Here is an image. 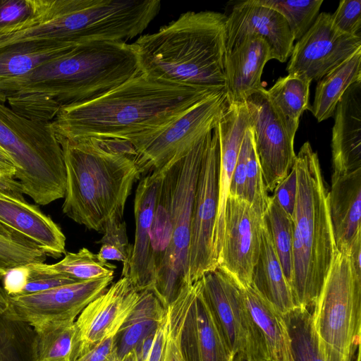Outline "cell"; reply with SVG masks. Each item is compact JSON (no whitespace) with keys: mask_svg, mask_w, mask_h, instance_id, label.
Listing matches in <instances>:
<instances>
[{"mask_svg":"<svg viewBox=\"0 0 361 361\" xmlns=\"http://www.w3.org/2000/svg\"><path fill=\"white\" fill-rule=\"evenodd\" d=\"M331 20L339 31L361 38V0L340 1Z\"/></svg>","mask_w":361,"mask_h":361,"instance_id":"42","label":"cell"},{"mask_svg":"<svg viewBox=\"0 0 361 361\" xmlns=\"http://www.w3.org/2000/svg\"><path fill=\"white\" fill-rule=\"evenodd\" d=\"M332 128L334 173L361 169V81L352 84L338 102Z\"/></svg>","mask_w":361,"mask_h":361,"instance_id":"23","label":"cell"},{"mask_svg":"<svg viewBox=\"0 0 361 361\" xmlns=\"http://www.w3.org/2000/svg\"><path fill=\"white\" fill-rule=\"evenodd\" d=\"M283 316L290 337L295 361H325L314 329L312 312L297 307Z\"/></svg>","mask_w":361,"mask_h":361,"instance_id":"35","label":"cell"},{"mask_svg":"<svg viewBox=\"0 0 361 361\" xmlns=\"http://www.w3.org/2000/svg\"><path fill=\"white\" fill-rule=\"evenodd\" d=\"M50 0H0V35L30 23L49 5Z\"/></svg>","mask_w":361,"mask_h":361,"instance_id":"38","label":"cell"},{"mask_svg":"<svg viewBox=\"0 0 361 361\" xmlns=\"http://www.w3.org/2000/svg\"><path fill=\"white\" fill-rule=\"evenodd\" d=\"M66 181L62 212L87 229L104 233L111 221H123L126 204L141 176L129 142L57 137Z\"/></svg>","mask_w":361,"mask_h":361,"instance_id":"3","label":"cell"},{"mask_svg":"<svg viewBox=\"0 0 361 361\" xmlns=\"http://www.w3.org/2000/svg\"><path fill=\"white\" fill-rule=\"evenodd\" d=\"M192 291V283L184 286L167 307L171 319L170 361H185L180 346V334Z\"/></svg>","mask_w":361,"mask_h":361,"instance_id":"41","label":"cell"},{"mask_svg":"<svg viewBox=\"0 0 361 361\" xmlns=\"http://www.w3.org/2000/svg\"><path fill=\"white\" fill-rule=\"evenodd\" d=\"M139 298L140 291L130 279L121 276L89 303L75 321L77 359L102 341L114 336Z\"/></svg>","mask_w":361,"mask_h":361,"instance_id":"16","label":"cell"},{"mask_svg":"<svg viewBox=\"0 0 361 361\" xmlns=\"http://www.w3.org/2000/svg\"><path fill=\"white\" fill-rule=\"evenodd\" d=\"M226 99V90L214 93L159 130L130 142L141 177L186 153L207 132L214 128Z\"/></svg>","mask_w":361,"mask_h":361,"instance_id":"9","label":"cell"},{"mask_svg":"<svg viewBox=\"0 0 361 361\" xmlns=\"http://www.w3.org/2000/svg\"><path fill=\"white\" fill-rule=\"evenodd\" d=\"M0 222L33 242L49 257L57 259L66 252V236L49 216L24 198L1 190Z\"/></svg>","mask_w":361,"mask_h":361,"instance_id":"21","label":"cell"},{"mask_svg":"<svg viewBox=\"0 0 361 361\" xmlns=\"http://www.w3.org/2000/svg\"><path fill=\"white\" fill-rule=\"evenodd\" d=\"M272 59L267 43L250 35L224 56L226 92L229 101L242 102L261 87L264 66Z\"/></svg>","mask_w":361,"mask_h":361,"instance_id":"24","label":"cell"},{"mask_svg":"<svg viewBox=\"0 0 361 361\" xmlns=\"http://www.w3.org/2000/svg\"><path fill=\"white\" fill-rule=\"evenodd\" d=\"M114 348V336H111L97 343L76 361H106L113 353Z\"/></svg>","mask_w":361,"mask_h":361,"instance_id":"48","label":"cell"},{"mask_svg":"<svg viewBox=\"0 0 361 361\" xmlns=\"http://www.w3.org/2000/svg\"><path fill=\"white\" fill-rule=\"evenodd\" d=\"M311 82L300 77L288 75L279 78L267 92L283 115L290 119L299 121L301 115L310 106Z\"/></svg>","mask_w":361,"mask_h":361,"instance_id":"36","label":"cell"},{"mask_svg":"<svg viewBox=\"0 0 361 361\" xmlns=\"http://www.w3.org/2000/svg\"><path fill=\"white\" fill-rule=\"evenodd\" d=\"M354 361H360V347L357 349Z\"/></svg>","mask_w":361,"mask_h":361,"instance_id":"53","label":"cell"},{"mask_svg":"<svg viewBox=\"0 0 361 361\" xmlns=\"http://www.w3.org/2000/svg\"><path fill=\"white\" fill-rule=\"evenodd\" d=\"M27 267L29 278L21 295L35 293L78 282L66 276L45 271L39 267L38 263L30 264Z\"/></svg>","mask_w":361,"mask_h":361,"instance_id":"43","label":"cell"},{"mask_svg":"<svg viewBox=\"0 0 361 361\" xmlns=\"http://www.w3.org/2000/svg\"><path fill=\"white\" fill-rule=\"evenodd\" d=\"M77 46L54 41H32L0 48V80L26 75Z\"/></svg>","mask_w":361,"mask_h":361,"instance_id":"29","label":"cell"},{"mask_svg":"<svg viewBox=\"0 0 361 361\" xmlns=\"http://www.w3.org/2000/svg\"><path fill=\"white\" fill-rule=\"evenodd\" d=\"M253 141L254 137L251 126L245 133L229 187V195L243 200H244L245 195L247 160Z\"/></svg>","mask_w":361,"mask_h":361,"instance_id":"44","label":"cell"},{"mask_svg":"<svg viewBox=\"0 0 361 361\" xmlns=\"http://www.w3.org/2000/svg\"><path fill=\"white\" fill-rule=\"evenodd\" d=\"M113 279L114 276H110L15 296L0 287V310L33 328L50 322L75 321L89 303L106 290Z\"/></svg>","mask_w":361,"mask_h":361,"instance_id":"12","label":"cell"},{"mask_svg":"<svg viewBox=\"0 0 361 361\" xmlns=\"http://www.w3.org/2000/svg\"><path fill=\"white\" fill-rule=\"evenodd\" d=\"M39 267L49 273L71 278L77 281H89L114 276L116 266L102 259L87 248L77 252H66L59 262L47 264L38 263Z\"/></svg>","mask_w":361,"mask_h":361,"instance_id":"32","label":"cell"},{"mask_svg":"<svg viewBox=\"0 0 361 361\" xmlns=\"http://www.w3.org/2000/svg\"><path fill=\"white\" fill-rule=\"evenodd\" d=\"M1 278H2L1 288L6 294L13 296L20 295L28 281L27 264L10 269Z\"/></svg>","mask_w":361,"mask_h":361,"instance_id":"47","label":"cell"},{"mask_svg":"<svg viewBox=\"0 0 361 361\" xmlns=\"http://www.w3.org/2000/svg\"><path fill=\"white\" fill-rule=\"evenodd\" d=\"M139 73L132 43L79 44L26 75L0 80V102L26 118L52 121L62 108L99 97Z\"/></svg>","mask_w":361,"mask_h":361,"instance_id":"1","label":"cell"},{"mask_svg":"<svg viewBox=\"0 0 361 361\" xmlns=\"http://www.w3.org/2000/svg\"><path fill=\"white\" fill-rule=\"evenodd\" d=\"M180 346L185 361H231L234 357L202 291L199 280L192 283L190 301L181 329Z\"/></svg>","mask_w":361,"mask_h":361,"instance_id":"19","label":"cell"},{"mask_svg":"<svg viewBox=\"0 0 361 361\" xmlns=\"http://www.w3.org/2000/svg\"><path fill=\"white\" fill-rule=\"evenodd\" d=\"M233 361H251V360L243 355L237 354V355H234Z\"/></svg>","mask_w":361,"mask_h":361,"instance_id":"52","label":"cell"},{"mask_svg":"<svg viewBox=\"0 0 361 361\" xmlns=\"http://www.w3.org/2000/svg\"><path fill=\"white\" fill-rule=\"evenodd\" d=\"M251 285L282 314L298 307L264 220L260 251L252 270Z\"/></svg>","mask_w":361,"mask_h":361,"instance_id":"25","label":"cell"},{"mask_svg":"<svg viewBox=\"0 0 361 361\" xmlns=\"http://www.w3.org/2000/svg\"><path fill=\"white\" fill-rule=\"evenodd\" d=\"M297 193L293 214V272L291 288L298 307L313 309L337 249L318 154L305 142L293 164Z\"/></svg>","mask_w":361,"mask_h":361,"instance_id":"5","label":"cell"},{"mask_svg":"<svg viewBox=\"0 0 361 361\" xmlns=\"http://www.w3.org/2000/svg\"><path fill=\"white\" fill-rule=\"evenodd\" d=\"M0 190L2 191H4L6 192H8L9 194H11L13 195H15L18 197H23V193L21 190L16 187H14L13 185H11L4 181H3L0 178Z\"/></svg>","mask_w":361,"mask_h":361,"instance_id":"51","label":"cell"},{"mask_svg":"<svg viewBox=\"0 0 361 361\" xmlns=\"http://www.w3.org/2000/svg\"><path fill=\"white\" fill-rule=\"evenodd\" d=\"M217 92L160 82L140 72L99 97L62 108L51 123L56 137L67 140L130 142L159 130Z\"/></svg>","mask_w":361,"mask_h":361,"instance_id":"2","label":"cell"},{"mask_svg":"<svg viewBox=\"0 0 361 361\" xmlns=\"http://www.w3.org/2000/svg\"><path fill=\"white\" fill-rule=\"evenodd\" d=\"M171 319L168 307L166 313L156 331L147 361H170Z\"/></svg>","mask_w":361,"mask_h":361,"instance_id":"45","label":"cell"},{"mask_svg":"<svg viewBox=\"0 0 361 361\" xmlns=\"http://www.w3.org/2000/svg\"><path fill=\"white\" fill-rule=\"evenodd\" d=\"M0 235L9 238L11 239L16 240L29 246L39 247L33 242H32L23 235L20 234L17 231L4 225L1 222H0Z\"/></svg>","mask_w":361,"mask_h":361,"instance_id":"50","label":"cell"},{"mask_svg":"<svg viewBox=\"0 0 361 361\" xmlns=\"http://www.w3.org/2000/svg\"><path fill=\"white\" fill-rule=\"evenodd\" d=\"M233 359H232L231 361H233Z\"/></svg>","mask_w":361,"mask_h":361,"instance_id":"55","label":"cell"},{"mask_svg":"<svg viewBox=\"0 0 361 361\" xmlns=\"http://www.w3.org/2000/svg\"><path fill=\"white\" fill-rule=\"evenodd\" d=\"M278 11L286 20L295 40L300 39L315 21L323 0H257Z\"/></svg>","mask_w":361,"mask_h":361,"instance_id":"37","label":"cell"},{"mask_svg":"<svg viewBox=\"0 0 361 361\" xmlns=\"http://www.w3.org/2000/svg\"><path fill=\"white\" fill-rule=\"evenodd\" d=\"M207 132L179 159L172 208V233L152 290L167 307L189 281V247L193 202L202 159L212 136Z\"/></svg>","mask_w":361,"mask_h":361,"instance_id":"8","label":"cell"},{"mask_svg":"<svg viewBox=\"0 0 361 361\" xmlns=\"http://www.w3.org/2000/svg\"><path fill=\"white\" fill-rule=\"evenodd\" d=\"M328 207L336 249L348 255L361 238V169L332 174Z\"/></svg>","mask_w":361,"mask_h":361,"instance_id":"22","label":"cell"},{"mask_svg":"<svg viewBox=\"0 0 361 361\" xmlns=\"http://www.w3.org/2000/svg\"><path fill=\"white\" fill-rule=\"evenodd\" d=\"M227 16L188 11L133 44L140 72L163 82L211 91L226 90Z\"/></svg>","mask_w":361,"mask_h":361,"instance_id":"4","label":"cell"},{"mask_svg":"<svg viewBox=\"0 0 361 361\" xmlns=\"http://www.w3.org/2000/svg\"><path fill=\"white\" fill-rule=\"evenodd\" d=\"M272 197L292 217L297 193V174L294 166L288 176L276 187Z\"/></svg>","mask_w":361,"mask_h":361,"instance_id":"46","label":"cell"},{"mask_svg":"<svg viewBox=\"0 0 361 361\" xmlns=\"http://www.w3.org/2000/svg\"><path fill=\"white\" fill-rule=\"evenodd\" d=\"M75 321L34 327L35 361H76L78 343Z\"/></svg>","mask_w":361,"mask_h":361,"instance_id":"31","label":"cell"},{"mask_svg":"<svg viewBox=\"0 0 361 361\" xmlns=\"http://www.w3.org/2000/svg\"><path fill=\"white\" fill-rule=\"evenodd\" d=\"M0 147L15 165L23 194L39 205L64 197L63 151L51 121L26 118L0 102Z\"/></svg>","mask_w":361,"mask_h":361,"instance_id":"6","label":"cell"},{"mask_svg":"<svg viewBox=\"0 0 361 361\" xmlns=\"http://www.w3.org/2000/svg\"><path fill=\"white\" fill-rule=\"evenodd\" d=\"M47 255L39 247L0 235V277L16 267L32 263H44Z\"/></svg>","mask_w":361,"mask_h":361,"instance_id":"40","label":"cell"},{"mask_svg":"<svg viewBox=\"0 0 361 361\" xmlns=\"http://www.w3.org/2000/svg\"><path fill=\"white\" fill-rule=\"evenodd\" d=\"M199 281L231 352L251 361H269L260 329L245 304L243 287L219 266L206 271Z\"/></svg>","mask_w":361,"mask_h":361,"instance_id":"10","label":"cell"},{"mask_svg":"<svg viewBox=\"0 0 361 361\" xmlns=\"http://www.w3.org/2000/svg\"><path fill=\"white\" fill-rule=\"evenodd\" d=\"M103 234L102 238L97 242L102 245L97 254L99 257L106 261L122 262L123 267H126L130 260L133 245L128 243L125 221H109Z\"/></svg>","mask_w":361,"mask_h":361,"instance_id":"39","label":"cell"},{"mask_svg":"<svg viewBox=\"0 0 361 361\" xmlns=\"http://www.w3.org/2000/svg\"><path fill=\"white\" fill-rule=\"evenodd\" d=\"M325 361H354L360 347L361 274L337 250L312 312Z\"/></svg>","mask_w":361,"mask_h":361,"instance_id":"7","label":"cell"},{"mask_svg":"<svg viewBox=\"0 0 361 361\" xmlns=\"http://www.w3.org/2000/svg\"><path fill=\"white\" fill-rule=\"evenodd\" d=\"M251 126V118L245 102L226 99L216 126L219 143V198L214 232L216 259L219 255L224 238L225 207L232 176L245 133Z\"/></svg>","mask_w":361,"mask_h":361,"instance_id":"18","label":"cell"},{"mask_svg":"<svg viewBox=\"0 0 361 361\" xmlns=\"http://www.w3.org/2000/svg\"><path fill=\"white\" fill-rule=\"evenodd\" d=\"M361 81V50L357 51L317 81L310 110L318 122L334 116L348 88Z\"/></svg>","mask_w":361,"mask_h":361,"instance_id":"30","label":"cell"},{"mask_svg":"<svg viewBox=\"0 0 361 361\" xmlns=\"http://www.w3.org/2000/svg\"><path fill=\"white\" fill-rule=\"evenodd\" d=\"M263 216L245 200L229 195L225 207L224 232L217 266L242 286L251 284L257 261Z\"/></svg>","mask_w":361,"mask_h":361,"instance_id":"15","label":"cell"},{"mask_svg":"<svg viewBox=\"0 0 361 361\" xmlns=\"http://www.w3.org/2000/svg\"><path fill=\"white\" fill-rule=\"evenodd\" d=\"M263 220L267 226L284 274L291 287L294 240L293 218L271 196L263 215Z\"/></svg>","mask_w":361,"mask_h":361,"instance_id":"33","label":"cell"},{"mask_svg":"<svg viewBox=\"0 0 361 361\" xmlns=\"http://www.w3.org/2000/svg\"><path fill=\"white\" fill-rule=\"evenodd\" d=\"M245 304L262 335L269 361H295L283 314L250 284L243 287Z\"/></svg>","mask_w":361,"mask_h":361,"instance_id":"27","label":"cell"},{"mask_svg":"<svg viewBox=\"0 0 361 361\" xmlns=\"http://www.w3.org/2000/svg\"><path fill=\"white\" fill-rule=\"evenodd\" d=\"M16 167L8 154L0 147V178L5 183L18 188L20 186L15 178Z\"/></svg>","mask_w":361,"mask_h":361,"instance_id":"49","label":"cell"},{"mask_svg":"<svg viewBox=\"0 0 361 361\" xmlns=\"http://www.w3.org/2000/svg\"><path fill=\"white\" fill-rule=\"evenodd\" d=\"M248 109L256 154L265 188L273 192L288 176L296 154L294 139L299 121L283 115L262 87L244 101Z\"/></svg>","mask_w":361,"mask_h":361,"instance_id":"11","label":"cell"},{"mask_svg":"<svg viewBox=\"0 0 361 361\" xmlns=\"http://www.w3.org/2000/svg\"><path fill=\"white\" fill-rule=\"evenodd\" d=\"M34 328L0 310V361H35Z\"/></svg>","mask_w":361,"mask_h":361,"instance_id":"34","label":"cell"},{"mask_svg":"<svg viewBox=\"0 0 361 361\" xmlns=\"http://www.w3.org/2000/svg\"><path fill=\"white\" fill-rule=\"evenodd\" d=\"M182 155L162 167L151 230L152 265L155 278L171 242L173 192Z\"/></svg>","mask_w":361,"mask_h":361,"instance_id":"28","label":"cell"},{"mask_svg":"<svg viewBox=\"0 0 361 361\" xmlns=\"http://www.w3.org/2000/svg\"><path fill=\"white\" fill-rule=\"evenodd\" d=\"M219 143L216 127L204 155L193 202L189 247V281L217 266L214 232L217 214Z\"/></svg>","mask_w":361,"mask_h":361,"instance_id":"13","label":"cell"},{"mask_svg":"<svg viewBox=\"0 0 361 361\" xmlns=\"http://www.w3.org/2000/svg\"><path fill=\"white\" fill-rule=\"evenodd\" d=\"M106 361H116V359L114 355V352L111 355Z\"/></svg>","mask_w":361,"mask_h":361,"instance_id":"54","label":"cell"},{"mask_svg":"<svg viewBox=\"0 0 361 361\" xmlns=\"http://www.w3.org/2000/svg\"><path fill=\"white\" fill-rule=\"evenodd\" d=\"M361 50V38L339 31L331 14L322 12L293 46L287 66L288 75L318 81Z\"/></svg>","mask_w":361,"mask_h":361,"instance_id":"14","label":"cell"},{"mask_svg":"<svg viewBox=\"0 0 361 361\" xmlns=\"http://www.w3.org/2000/svg\"><path fill=\"white\" fill-rule=\"evenodd\" d=\"M166 313L165 307L150 289L140 291V298L114 336L116 361H129L138 345L154 331Z\"/></svg>","mask_w":361,"mask_h":361,"instance_id":"26","label":"cell"},{"mask_svg":"<svg viewBox=\"0 0 361 361\" xmlns=\"http://www.w3.org/2000/svg\"><path fill=\"white\" fill-rule=\"evenodd\" d=\"M226 32V52L245 37L255 35L267 43L272 59L283 63L294 46V37L283 16L257 0L238 1L233 5L227 16Z\"/></svg>","mask_w":361,"mask_h":361,"instance_id":"17","label":"cell"},{"mask_svg":"<svg viewBox=\"0 0 361 361\" xmlns=\"http://www.w3.org/2000/svg\"><path fill=\"white\" fill-rule=\"evenodd\" d=\"M161 175L162 167L142 176L135 191V242L121 276L128 277L139 291L152 290L155 279L152 265L151 230Z\"/></svg>","mask_w":361,"mask_h":361,"instance_id":"20","label":"cell"}]
</instances>
